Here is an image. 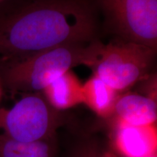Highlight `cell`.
I'll return each mask as SVG.
<instances>
[{"mask_svg":"<svg viewBox=\"0 0 157 157\" xmlns=\"http://www.w3.org/2000/svg\"><path fill=\"white\" fill-rule=\"evenodd\" d=\"M96 30L88 0H34L0 17V60L7 63L60 45L90 42Z\"/></svg>","mask_w":157,"mask_h":157,"instance_id":"obj_1","label":"cell"},{"mask_svg":"<svg viewBox=\"0 0 157 157\" xmlns=\"http://www.w3.org/2000/svg\"><path fill=\"white\" fill-rule=\"evenodd\" d=\"M98 42L60 45L4 63L2 81L7 87L16 91H42L72 68L81 65L90 68Z\"/></svg>","mask_w":157,"mask_h":157,"instance_id":"obj_2","label":"cell"},{"mask_svg":"<svg viewBox=\"0 0 157 157\" xmlns=\"http://www.w3.org/2000/svg\"><path fill=\"white\" fill-rule=\"evenodd\" d=\"M156 52V49L129 41L107 44L99 42L90 68L94 75L121 93L149 75Z\"/></svg>","mask_w":157,"mask_h":157,"instance_id":"obj_3","label":"cell"},{"mask_svg":"<svg viewBox=\"0 0 157 157\" xmlns=\"http://www.w3.org/2000/svg\"><path fill=\"white\" fill-rule=\"evenodd\" d=\"M59 123L57 111L38 94L28 95L9 109H0V133L23 142L48 140Z\"/></svg>","mask_w":157,"mask_h":157,"instance_id":"obj_4","label":"cell"},{"mask_svg":"<svg viewBox=\"0 0 157 157\" xmlns=\"http://www.w3.org/2000/svg\"><path fill=\"white\" fill-rule=\"evenodd\" d=\"M109 27L123 39L157 47V0H99Z\"/></svg>","mask_w":157,"mask_h":157,"instance_id":"obj_5","label":"cell"},{"mask_svg":"<svg viewBox=\"0 0 157 157\" xmlns=\"http://www.w3.org/2000/svg\"><path fill=\"white\" fill-rule=\"evenodd\" d=\"M114 143L124 157H153L156 156V124L134 126L116 119Z\"/></svg>","mask_w":157,"mask_h":157,"instance_id":"obj_6","label":"cell"},{"mask_svg":"<svg viewBox=\"0 0 157 157\" xmlns=\"http://www.w3.org/2000/svg\"><path fill=\"white\" fill-rule=\"evenodd\" d=\"M113 116L117 120L134 126L156 124V101L135 93L120 95L116 103Z\"/></svg>","mask_w":157,"mask_h":157,"instance_id":"obj_7","label":"cell"},{"mask_svg":"<svg viewBox=\"0 0 157 157\" xmlns=\"http://www.w3.org/2000/svg\"><path fill=\"white\" fill-rule=\"evenodd\" d=\"M42 92L47 102L56 111L83 103L82 84L71 70L50 83Z\"/></svg>","mask_w":157,"mask_h":157,"instance_id":"obj_8","label":"cell"},{"mask_svg":"<svg viewBox=\"0 0 157 157\" xmlns=\"http://www.w3.org/2000/svg\"><path fill=\"white\" fill-rule=\"evenodd\" d=\"M82 96L83 103L95 114L109 118L113 116L116 103L120 94L93 74L82 84Z\"/></svg>","mask_w":157,"mask_h":157,"instance_id":"obj_9","label":"cell"},{"mask_svg":"<svg viewBox=\"0 0 157 157\" xmlns=\"http://www.w3.org/2000/svg\"><path fill=\"white\" fill-rule=\"evenodd\" d=\"M53 154L48 139L23 142L0 133V157H53Z\"/></svg>","mask_w":157,"mask_h":157,"instance_id":"obj_10","label":"cell"},{"mask_svg":"<svg viewBox=\"0 0 157 157\" xmlns=\"http://www.w3.org/2000/svg\"><path fill=\"white\" fill-rule=\"evenodd\" d=\"M2 95V87H1V81H0V98H1Z\"/></svg>","mask_w":157,"mask_h":157,"instance_id":"obj_11","label":"cell"},{"mask_svg":"<svg viewBox=\"0 0 157 157\" xmlns=\"http://www.w3.org/2000/svg\"><path fill=\"white\" fill-rule=\"evenodd\" d=\"M6 1H7V0H0V5H1V4L4 3V2H6Z\"/></svg>","mask_w":157,"mask_h":157,"instance_id":"obj_12","label":"cell"},{"mask_svg":"<svg viewBox=\"0 0 157 157\" xmlns=\"http://www.w3.org/2000/svg\"><path fill=\"white\" fill-rule=\"evenodd\" d=\"M153 157H156V156H153Z\"/></svg>","mask_w":157,"mask_h":157,"instance_id":"obj_13","label":"cell"}]
</instances>
